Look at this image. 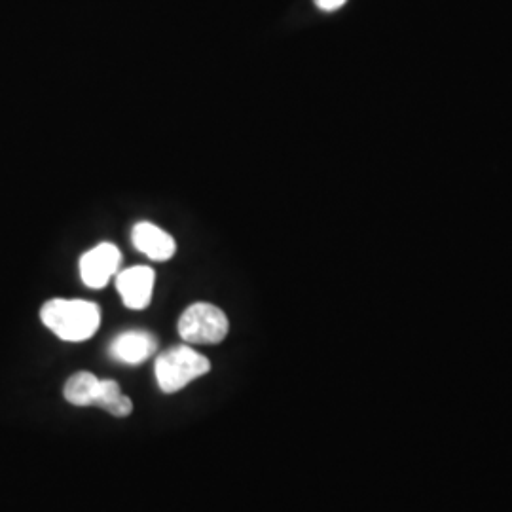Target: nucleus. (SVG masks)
Listing matches in <instances>:
<instances>
[{
  "label": "nucleus",
  "mask_w": 512,
  "mask_h": 512,
  "mask_svg": "<svg viewBox=\"0 0 512 512\" xmlns=\"http://www.w3.org/2000/svg\"><path fill=\"white\" fill-rule=\"evenodd\" d=\"M40 319L57 338L65 342H84L92 338L101 325V310L86 300L54 298L40 310Z\"/></svg>",
  "instance_id": "1"
},
{
  "label": "nucleus",
  "mask_w": 512,
  "mask_h": 512,
  "mask_svg": "<svg viewBox=\"0 0 512 512\" xmlns=\"http://www.w3.org/2000/svg\"><path fill=\"white\" fill-rule=\"evenodd\" d=\"M211 370V363L190 346L167 349L156 359V380L164 393H177L202 378Z\"/></svg>",
  "instance_id": "2"
},
{
  "label": "nucleus",
  "mask_w": 512,
  "mask_h": 512,
  "mask_svg": "<svg viewBox=\"0 0 512 512\" xmlns=\"http://www.w3.org/2000/svg\"><path fill=\"white\" fill-rule=\"evenodd\" d=\"M228 329L230 325L224 311L205 302L192 304L179 319V334L188 344H220L226 338Z\"/></svg>",
  "instance_id": "3"
},
{
  "label": "nucleus",
  "mask_w": 512,
  "mask_h": 512,
  "mask_svg": "<svg viewBox=\"0 0 512 512\" xmlns=\"http://www.w3.org/2000/svg\"><path fill=\"white\" fill-rule=\"evenodd\" d=\"M122 255L116 245L99 243L80 258V277L90 289H103L118 272Z\"/></svg>",
  "instance_id": "4"
},
{
  "label": "nucleus",
  "mask_w": 512,
  "mask_h": 512,
  "mask_svg": "<svg viewBox=\"0 0 512 512\" xmlns=\"http://www.w3.org/2000/svg\"><path fill=\"white\" fill-rule=\"evenodd\" d=\"M154 270L148 266H133L116 277V289L129 310H145L154 291Z\"/></svg>",
  "instance_id": "5"
},
{
  "label": "nucleus",
  "mask_w": 512,
  "mask_h": 512,
  "mask_svg": "<svg viewBox=\"0 0 512 512\" xmlns=\"http://www.w3.org/2000/svg\"><path fill=\"white\" fill-rule=\"evenodd\" d=\"M131 241L137 251L147 255L150 260H158V262L169 260L177 251L175 239L150 222L135 224L131 232Z\"/></svg>",
  "instance_id": "6"
},
{
  "label": "nucleus",
  "mask_w": 512,
  "mask_h": 512,
  "mask_svg": "<svg viewBox=\"0 0 512 512\" xmlns=\"http://www.w3.org/2000/svg\"><path fill=\"white\" fill-rule=\"evenodd\" d=\"M156 338L145 330H128L110 344V355L126 365H141L156 351Z\"/></svg>",
  "instance_id": "7"
},
{
  "label": "nucleus",
  "mask_w": 512,
  "mask_h": 512,
  "mask_svg": "<svg viewBox=\"0 0 512 512\" xmlns=\"http://www.w3.org/2000/svg\"><path fill=\"white\" fill-rule=\"evenodd\" d=\"M99 378L92 372H76L65 384L63 395L74 406H93Z\"/></svg>",
  "instance_id": "8"
},
{
  "label": "nucleus",
  "mask_w": 512,
  "mask_h": 512,
  "mask_svg": "<svg viewBox=\"0 0 512 512\" xmlns=\"http://www.w3.org/2000/svg\"><path fill=\"white\" fill-rule=\"evenodd\" d=\"M122 395H124V393H122L120 385L116 384V382H112V380H99L93 406H99V408H103V410H109L110 406L116 403Z\"/></svg>",
  "instance_id": "9"
},
{
  "label": "nucleus",
  "mask_w": 512,
  "mask_h": 512,
  "mask_svg": "<svg viewBox=\"0 0 512 512\" xmlns=\"http://www.w3.org/2000/svg\"><path fill=\"white\" fill-rule=\"evenodd\" d=\"M346 2H348V0H315V4H317L321 10H325V12H334V10L342 8Z\"/></svg>",
  "instance_id": "10"
}]
</instances>
